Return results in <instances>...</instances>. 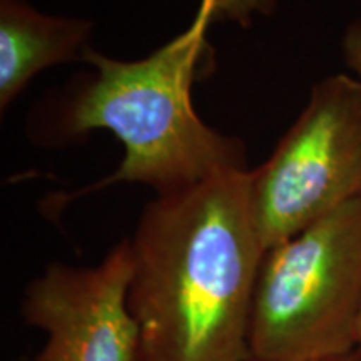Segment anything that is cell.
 Segmentation results:
<instances>
[{
	"label": "cell",
	"mask_w": 361,
	"mask_h": 361,
	"mask_svg": "<svg viewBox=\"0 0 361 361\" xmlns=\"http://www.w3.org/2000/svg\"><path fill=\"white\" fill-rule=\"evenodd\" d=\"M130 239L141 361H247L264 246L250 169L156 196Z\"/></svg>",
	"instance_id": "obj_1"
},
{
	"label": "cell",
	"mask_w": 361,
	"mask_h": 361,
	"mask_svg": "<svg viewBox=\"0 0 361 361\" xmlns=\"http://www.w3.org/2000/svg\"><path fill=\"white\" fill-rule=\"evenodd\" d=\"M211 24L200 8L184 32L137 61L87 52L92 72L72 80L35 126L47 144L74 142L97 129L123 144L116 173L79 194L128 183L166 196L247 169L246 144L207 126L194 109L192 85L214 69Z\"/></svg>",
	"instance_id": "obj_2"
},
{
	"label": "cell",
	"mask_w": 361,
	"mask_h": 361,
	"mask_svg": "<svg viewBox=\"0 0 361 361\" xmlns=\"http://www.w3.org/2000/svg\"><path fill=\"white\" fill-rule=\"evenodd\" d=\"M361 196L264 252L247 361H324L356 351Z\"/></svg>",
	"instance_id": "obj_3"
},
{
	"label": "cell",
	"mask_w": 361,
	"mask_h": 361,
	"mask_svg": "<svg viewBox=\"0 0 361 361\" xmlns=\"http://www.w3.org/2000/svg\"><path fill=\"white\" fill-rule=\"evenodd\" d=\"M251 201L268 251L361 196V80L328 75L271 156L250 169Z\"/></svg>",
	"instance_id": "obj_4"
},
{
	"label": "cell",
	"mask_w": 361,
	"mask_h": 361,
	"mask_svg": "<svg viewBox=\"0 0 361 361\" xmlns=\"http://www.w3.org/2000/svg\"><path fill=\"white\" fill-rule=\"evenodd\" d=\"M130 239L94 266L51 263L25 286L20 314L45 333L34 361H141L139 328L129 308Z\"/></svg>",
	"instance_id": "obj_5"
},
{
	"label": "cell",
	"mask_w": 361,
	"mask_h": 361,
	"mask_svg": "<svg viewBox=\"0 0 361 361\" xmlns=\"http://www.w3.org/2000/svg\"><path fill=\"white\" fill-rule=\"evenodd\" d=\"M90 37L87 19L47 16L24 0H0V112L42 71L84 61Z\"/></svg>",
	"instance_id": "obj_6"
},
{
	"label": "cell",
	"mask_w": 361,
	"mask_h": 361,
	"mask_svg": "<svg viewBox=\"0 0 361 361\" xmlns=\"http://www.w3.org/2000/svg\"><path fill=\"white\" fill-rule=\"evenodd\" d=\"M278 0H201V11L211 22H234L250 27L255 16H271L276 11Z\"/></svg>",
	"instance_id": "obj_7"
},
{
	"label": "cell",
	"mask_w": 361,
	"mask_h": 361,
	"mask_svg": "<svg viewBox=\"0 0 361 361\" xmlns=\"http://www.w3.org/2000/svg\"><path fill=\"white\" fill-rule=\"evenodd\" d=\"M341 54L348 69L361 80V19L346 27L341 39Z\"/></svg>",
	"instance_id": "obj_8"
},
{
	"label": "cell",
	"mask_w": 361,
	"mask_h": 361,
	"mask_svg": "<svg viewBox=\"0 0 361 361\" xmlns=\"http://www.w3.org/2000/svg\"><path fill=\"white\" fill-rule=\"evenodd\" d=\"M324 361H361V353L358 350L353 351V353L340 356V358H333V360H324Z\"/></svg>",
	"instance_id": "obj_9"
},
{
	"label": "cell",
	"mask_w": 361,
	"mask_h": 361,
	"mask_svg": "<svg viewBox=\"0 0 361 361\" xmlns=\"http://www.w3.org/2000/svg\"><path fill=\"white\" fill-rule=\"evenodd\" d=\"M356 350L361 353V316H360V324H358V341H356Z\"/></svg>",
	"instance_id": "obj_10"
}]
</instances>
